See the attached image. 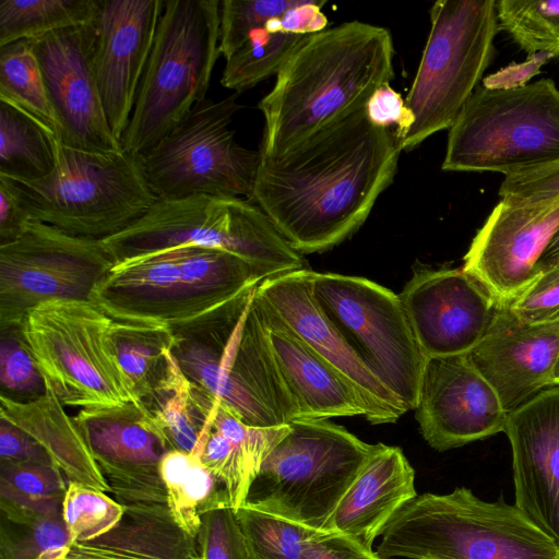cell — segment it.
<instances>
[{
  "mask_svg": "<svg viewBox=\"0 0 559 559\" xmlns=\"http://www.w3.org/2000/svg\"><path fill=\"white\" fill-rule=\"evenodd\" d=\"M402 148L394 129L366 108L275 158L260 155L252 202L299 253L354 235L392 183Z\"/></svg>",
  "mask_w": 559,
  "mask_h": 559,
  "instance_id": "6da1fadb",
  "label": "cell"
},
{
  "mask_svg": "<svg viewBox=\"0 0 559 559\" xmlns=\"http://www.w3.org/2000/svg\"><path fill=\"white\" fill-rule=\"evenodd\" d=\"M394 55L390 32L360 21L307 35L258 104L264 118L260 155L280 157L366 108L394 79Z\"/></svg>",
  "mask_w": 559,
  "mask_h": 559,
  "instance_id": "7a4b0ae2",
  "label": "cell"
},
{
  "mask_svg": "<svg viewBox=\"0 0 559 559\" xmlns=\"http://www.w3.org/2000/svg\"><path fill=\"white\" fill-rule=\"evenodd\" d=\"M377 552L383 559H559V545L518 506L484 501L457 487L404 504Z\"/></svg>",
  "mask_w": 559,
  "mask_h": 559,
  "instance_id": "3957f363",
  "label": "cell"
},
{
  "mask_svg": "<svg viewBox=\"0 0 559 559\" xmlns=\"http://www.w3.org/2000/svg\"><path fill=\"white\" fill-rule=\"evenodd\" d=\"M31 218L67 234L103 240L143 217L158 198L141 154L57 145L52 171L36 180L1 176Z\"/></svg>",
  "mask_w": 559,
  "mask_h": 559,
  "instance_id": "277c9868",
  "label": "cell"
},
{
  "mask_svg": "<svg viewBox=\"0 0 559 559\" xmlns=\"http://www.w3.org/2000/svg\"><path fill=\"white\" fill-rule=\"evenodd\" d=\"M115 261L176 247L233 253L262 270L267 278L307 270V261L252 201L235 197L192 195L157 200L124 230L102 240Z\"/></svg>",
  "mask_w": 559,
  "mask_h": 559,
  "instance_id": "5b68a950",
  "label": "cell"
},
{
  "mask_svg": "<svg viewBox=\"0 0 559 559\" xmlns=\"http://www.w3.org/2000/svg\"><path fill=\"white\" fill-rule=\"evenodd\" d=\"M221 1H165L121 145L142 154L206 98L219 52Z\"/></svg>",
  "mask_w": 559,
  "mask_h": 559,
  "instance_id": "8992f818",
  "label": "cell"
},
{
  "mask_svg": "<svg viewBox=\"0 0 559 559\" xmlns=\"http://www.w3.org/2000/svg\"><path fill=\"white\" fill-rule=\"evenodd\" d=\"M271 450L243 504L322 532L376 444L329 419H295Z\"/></svg>",
  "mask_w": 559,
  "mask_h": 559,
  "instance_id": "52a82bcc",
  "label": "cell"
},
{
  "mask_svg": "<svg viewBox=\"0 0 559 559\" xmlns=\"http://www.w3.org/2000/svg\"><path fill=\"white\" fill-rule=\"evenodd\" d=\"M559 159V88L551 79L480 86L449 129L441 168L510 176Z\"/></svg>",
  "mask_w": 559,
  "mask_h": 559,
  "instance_id": "ba28073f",
  "label": "cell"
},
{
  "mask_svg": "<svg viewBox=\"0 0 559 559\" xmlns=\"http://www.w3.org/2000/svg\"><path fill=\"white\" fill-rule=\"evenodd\" d=\"M429 14V35L405 99L411 126L399 139L402 151L452 127L492 60L499 31L496 0H439Z\"/></svg>",
  "mask_w": 559,
  "mask_h": 559,
  "instance_id": "9c48e42d",
  "label": "cell"
},
{
  "mask_svg": "<svg viewBox=\"0 0 559 559\" xmlns=\"http://www.w3.org/2000/svg\"><path fill=\"white\" fill-rule=\"evenodd\" d=\"M174 354L191 382L245 424L273 427L297 419L270 346L257 289L223 326L203 338L178 340Z\"/></svg>",
  "mask_w": 559,
  "mask_h": 559,
  "instance_id": "30bf717a",
  "label": "cell"
},
{
  "mask_svg": "<svg viewBox=\"0 0 559 559\" xmlns=\"http://www.w3.org/2000/svg\"><path fill=\"white\" fill-rule=\"evenodd\" d=\"M112 328L91 300H51L26 316L24 340L46 386L64 406H143L119 365Z\"/></svg>",
  "mask_w": 559,
  "mask_h": 559,
  "instance_id": "8fae6325",
  "label": "cell"
},
{
  "mask_svg": "<svg viewBox=\"0 0 559 559\" xmlns=\"http://www.w3.org/2000/svg\"><path fill=\"white\" fill-rule=\"evenodd\" d=\"M237 95L198 103L179 124L141 154L145 176L158 200L202 194L252 200L260 152L235 140L230 123L240 108Z\"/></svg>",
  "mask_w": 559,
  "mask_h": 559,
  "instance_id": "7c38bea8",
  "label": "cell"
},
{
  "mask_svg": "<svg viewBox=\"0 0 559 559\" xmlns=\"http://www.w3.org/2000/svg\"><path fill=\"white\" fill-rule=\"evenodd\" d=\"M312 295L381 382L415 409L426 357L399 295L360 276L309 270Z\"/></svg>",
  "mask_w": 559,
  "mask_h": 559,
  "instance_id": "4fadbf2b",
  "label": "cell"
},
{
  "mask_svg": "<svg viewBox=\"0 0 559 559\" xmlns=\"http://www.w3.org/2000/svg\"><path fill=\"white\" fill-rule=\"evenodd\" d=\"M114 266L102 240L32 219L17 238L0 245V330L22 328L31 310L51 300H90Z\"/></svg>",
  "mask_w": 559,
  "mask_h": 559,
  "instance_id": "5bb4252c",
  "label": "cell"
},
{
  "mask_svg": "<svg viewBox=\"0 0 559 559\" xmlns=\"http://www.w3.org/2000/svg\"><path fill=\"white\" fill-rule=\"evenodd\" d=\"M73 418L115 500L122 506L167 504L160 464L173 449L145 406L85 408Z\"/></svg>",
  "mask_w": 559,
  "mask_h": 559,
  "instance_id": "9a60e30c",
  "label": "cell"
},
{
  "mask_svg": "<svg viewBox=\"0 0 559 559\" xmlns=\"http://www.w3.org/2000/svg\"><path fill=\"white\" fill-rule=\"evenodd\" d=\"M62 144L85 151L122 148L107 121L95 72L96 20L29 39Z\"/></svg>",
  "mask_w": 559,
  "mask_h": 559,
  "instance_id": "2e32d148",
  "label": "cell"
},
{
  "mask_svg": "<svg viewBox=\"0 0 559 559\" xmlns=\"http://www.w3.org/2000/svg\"><path fill=\"white\" fill-rule=\"evenodd\" d=\"M399 297L426 358L468 354L485 335L498 306L462 267H416Z\"/></svg>",
  "mask_w": 559,
  "mask_h": 559,
  "instance_id": "e0dca14e",
  "label": "cell"
},
{
  "mask_svg": "<svg viewBox=\"0 0 559 559\" xmlns=\"http://www.w3.org/2000/svg\"><path fill=\"white\" fill-rule=\"evenodd\" d=\"M415 409L424 439L439 452L503 432L508 416L467 355L426 358Z\"/></svg>",
  "mask_w": 559,
  "mask_h": 559,
  "instance_id": "ac0fdd59",
  "label": "cell"
},
{
  "mask_svg": "<svg viewBox=\"0 0 559 559\" xmlns=\"http://www.w3.org/2000/svg\"><path fill=\"white\" fill-rule=\"evenodd\" d=\"M164 7V0H98L95 72L107 121L120 142Z\"/></svg>",
  "mask_w": 559,
  "mask_h": 559,
  "instance_id": "d6986e66",
  "label": "cell"
},
{
  "mask_svg": "<svg viewBox=\"0 0 559 559\" xmlns=\"http://www.w3.org/2000/svg\"><path fill=\"white\" fill-rule=\"evenodd\" d=\"M257 292L267 306L356 389L371 424L395 423L403 403L368 368L317 304L309 269L263 280Z\"/></svg>",
  "mask_w": 559,
  "mask_h": 559,
  "instance_id": "ffe728a7",
  "label": "cell"
},
{
  "mask_svg": "<svg viewBox=\"0 0 559 559\" xmlns=\"http://www.w3.org/2000/svg\"><path fill=\"white\" fill-rule=\"evenodd\" d=\"M559 227V205L501 200L475 235L462 269L498 302H510L536 277V264Z\"/></svg>",
  "mask_w": 559,
  "mask_h": 559,
  "instance_id": "44dd1931",
  "label": "cell"
},
{
  "mask_svg": "<svg viewBox=\"0 0 559 559\" xmlns=\"http://www.w3.org/2000/svg\"><path fill=\"white\" fill-rule=\"evenodd\" d=\"M466 355L509 413L554 385L559 322L531 324L498 302L485 335Z\"/></svg>",
  "mask_w": 559,
  "mask_h": 559,
  "instance_id": "7402d4cb",
  "label": "cell"
},
{
  "mask_svg": "<svg viewBox=\"0 0 559 559\" xmlns=\"http://www.w3.org/2000/svg\"><path fill=\"white\" fill-rule=\"evenodd\" d=\"M515 506L559 545V384L508 413Z\"/></svg>",
  "mask_w": 559,
  "mask_h": 559,
  "instance_id": "603a6c76",
  "label": "cell"
},
{
  "mask_svg": "<svg viewBox=\"0 0 559 559\" xmlns=\"http://www.w3.org/2000/svg\"><path fill=\"white\" fill-rule=\"evenodd\" d=\"M270 346L289 392L297 419L367 415L350 382L306 344L259 296Z\"/></svg>",
  "mask_w": 559,
  "mask_h": 559,
  "instance_id": "cb8c5ba5",
  "label": "cell"
},
{
  "mask_svg": "<svg viewBox=\"0 0 559 559\" xmlns=\"http://www.w3.org/2000/svg\"><path fill=\"white\" fill-rule=\"evenodd\" d=\"M417 495L415 471L403 451L376 443L322 532L349 535L372 549L392 518Z\"/></svg>",
  "mask_w": 559,
  "mask_h": 559,
  "instance_id": "d4e9b609",
  "label": "cell"
},
{
  "mask_svg": "<svg viewBox=\"0 0 559 559\" xmlns=\"http://www.w3.org/2000/svg\"><path fill=\"white\" fill-rule=\"evenodd\" d=\"M199 408L205 423L191 454L218 479L236 510L245 503L261 464L289 425L249 426L210 396L201 399Z\"/></svg>",
  "mask_w": 559,
  "mask_h": 559,
  "instance_id": "484cf974",
  "label": "cell"
},
{
  "mask_svg": "<svg viewBox=\"0 0 559 559\" xmlns=\"http://www.w3.org/2000/svg\"><path fill=\"white\" fill-rule=\"evenodd\" d=\"M104 535L72 543L62 559H204L200 538L183 532L167 504H127Z\"/></svg>",
  "mask_w": 559,
  "mask_h": 559,
  "instance_id": "4316f807",
  "label": "cell"
},
{
  "mask_svg": "<svg viewBox=\"0 0 559 559\" xmlns=\"http://www.w3.org/2000/svg\"><path fill=\"white\" fill-rule=\"evenodd\" d=\"M0 418L33 438L68 481L110 492L80 427L50 389L26 402L0 394Z\"/></svg>",
  "mask_w": 559,
  "mask_h": 559,
  "instance_id": "83f0119b",
  "label": "cell"
},
{
  "mask_svg": "<svg viewBox=\"0 0 559 559\" xmlns=\"http://www.w3.org/2000/svg\"><path fill=\"white\" fill-rule=\"evenodd\" d=\"M160 473L173 520L188 535L199 538L202 515L228 501L223 485L197 456L179 450L165 454Z\"/></svg>",
  "mask_w": 559,
  "mask_h": 559,
  "instance_id": "f1b7e54d",
  "label": "cell"
},
{
  "mask_svg": "<svg viewBox=\"0 0 559 559\" xmlns=\"http://www.w3.org/2000/svg\"><path fill=\"white\" fill-rule=\"evenodd\" d=\"M60 140L20 107L0 99V175L36 180L56 165Z\"/></svg>",
  "mask_w": 559,
  "mask_h": 559,
  "instance_id": "f546056e",
  "label": "cell"
},
{
  "mask_svg": "<svg viewBox=\"0 0 559 559\" xmlns=\"http://www.w3.org/2000/svg\"><path fill=\"white\" fill-rule=\"evenodd\" d=\"M112 321L119 365L142 404L167 374L179 338L164 325Z\"/></svg>",
  "mask_w": 559,
  "mask_h": 559,
  "instance_id": "4dcf8cb0",
  "label": "cell"
},
{
  "mask_svg": "<svg viewBox=\"0 0 559 559\" xmlns=\"http://www.w3.org/2000/svg\"><path fill=\"white\" fill-rule=\"evenodd\" d=\"M98 0H0V47L96 20Z\"/></svg>",
  "mask_w": 559,
  "mask_h": 559,
  "instance_id": "1f68e13d",
  "label": "cell"
},
{
  "mask_svg": "<svg viewBox=\"0 0 559 559\" xmlns=\"http://www.w3.org/2000/svg\"><path fill=\"white\" fill-rule=\"evenodd\" d=\"M50 462L0 463V509L32 515L62 512L68 484Z\"/></svg>",
  "mask_w": 559,
  "mask_h": 559,
  "instance_id": "d6a6232c",
  "label": "cell"
},
{
  "mask_svg": "<svg viewBox=\"0 0 559 559\" xmlns=\"http://www.w3.org/2000/svg\"><path fill=\"white\" fill-rule=\"evenodd\" d=\"M163 428L173 450L192 453L205 417L192 396V382L174 355L167 374L152 395L142 403Z\"/></svg>",
  "mask_w": 559,
  "mask_h": 559,
  "instance_id": "836d02e7",
  "label": "cell"
},
{
  "mask_svg": "<svg viewBox=\"0 0 559 559\" xmlns=\"http://www.w3.org/2000/svg\"><path fill=\"white\" fill-rule=\"evenodd\" d=\"M0 99L25 110L59 139L57 118L40 66L28 40H17L0 47Z\"/></svg>",
  "mask_w": 559,
  "mask_h": 559,
  "instance_id": "e575fe53",
  "label": "cell"
},
{
  "mask_svg": "<svg viewBox=\"0 0 559 559\" xmlns=\"http://www.w3.org/2000/svg\"><path fill=\"white\" fill-rule=\"evenodd\" d=\"M233 512L246 559H307L318 532L246 504Z\"/></svg>",
  "mask_w": 559,
  "mask_h": 559,
  "instance_id": "d590c367",
  "label": "cell"
},
{
  "mask_svg": "<svg viewBox=\"0 0 559 559\" xmlns=\"http://www.w3.org/2000/svg\"><path fill=\"white\" fill-rule=\"evenodd\" d=\"M306 36L285 32L271 33L264 27L252 32L246 43L226 60L222 85L239 94L277 74Z\"/></svg>",
  "mask_w": 559,
  "mask_h": 559,
  "instance_id": "8d00e7d4",
  "label": "cell"
},
{
  "mask_svg": "<svg viewBox=\"0 0 559 559\" xmlns=\"http://www.w3.org/2000/svg\"><path fill=\"white\" fill-rule=\"evenodd\" d=\"M70 545L62 512L31 515L1 511L0 559H62Z\"/></svg>",
  "mask_w": 559,
  "mask_h": 559,
  "instance_id": "74e56055",
  "label": "cell"
},
{
  "mask_svg": "<svg viewBox=\"0 0 559 559\" xmlns=\"http://www.w3.org/2000/svg\"><path fill=\"white\" fill-rule=\"evenodd\" d=\"M499 28L528 55L559 58V1H497Z\"/></svg>",
  "mask_w": 559,
  "mask_h": 559,
  "instance_id": "f35d334b",
  "label": "cell"
},
{
  "mask_svg": "<svg viewBox=\"0 0 559 559\" xmlns=\"http://www.w3.org/2000/svg\"><path fill=\"white\" fill-rule=\"evenodd\" d=\"M124 507L106 492L68 481L62 516L72 543L104 535L122 519Z\"/></svg>",
  "mask_w": 559,
  "mask_h": 559,
  "instance_id": "ab89813d",
  "label": "cell"
},
{
  "mask_svg": "<svg viewBox=\"0 0 559 559\" xmlns=\"http://www.w3.org/2000/svg\"><path fill=\"white\" fill-rule=\"evenodd\" d=\"M0 331V394L23 402L44 395L47 390L44 377L21 328Z\"/></svg>",
  "mask_w": 559,
  "mask_h": 559,
  "instance_id": "60d3db41",
  "label": "cell"
},
{
  "mask_svg": "<svg viewBox=\"0 0 559 559\" xmlns=\"http://www.w3.org/2000/svg\"><path fill=\"white\" fill-rule=\"evenodd\" d=\"M300 0L221 1L219 52L227 60L248 39L273 19L283 16Z\"/></svg>",
  "mask_w": 559,
  "mask_h": 559,
  "instance_id": "b9f144b4",
  "label": "cell"
},
{
  "mask_svg": "<svg viewBox=\"0 0 559 559\" xmlns=\"http://www.w3.org/2000/svg\"><path fill=\"white\" fill-rule=\"evenodd\" d=\"M499 195L515 205H559V159L507 176L499 188Z\"/></svg>",
  "mask_w": 559,
  "mask_h": 559,
  "instance_id": "7bdbcfd3",
  "label": "cell"
},
{
  "mask_svg": "<svg viewBox=\"0 0 559 559\" xmlns=\"http://www.w3.org/2000/svg\"><path fill=\"white\" fill-rule=\"evenodd\" d=\"M200 542L204 559H246L234 512L228 501L202 515Z\"/></svg>",
  "mask_w": 559,
  "mask_h": 559,
  "instance_id": "ee69618b",
  "label": "cell"
},
{
  "mask_svg": "<svg viewBox=\"0 0 559 559\" xmlns=\"http://www.w3.org/2000/svg\"><path fill=\"white\" fill-rule=\"evenodd\" d=\"M508 304L524 322L531 324L559 322V266L539 274Z\"/></svg>",
  "mask_w": 559,
  "mask_h": 559,
  "instance_id": "f6af8a7d",
  "label": "cell"
},
{
  "mask_svg": "<svg viewBox=\"0 0 559 559\" xmlns=\"http://www.w3.org/2000/svg\"><path fill=\"white\" fill-rule=\"evenodd\" d=\"M366 111L373 123L394 128L399 139L411 126V112L401 94L394 91L390 83L376 91L366 106Z\"/></svg>",
  "mask_w": 559,
  "mask_h": 559,
  "instance_id": "bcb514c9",
  "label": "cell"
},
{
  "mask_svg": "<svg viewBox=\"0 0 559 559\" xmlns=\"http://www.w3.org/2000/svg\"><path fill=\"white\" fill-rule=\"evenodd\" d=\"M307 559H383L377 551L356 538L334 533L318 532L307 546Z\"/></svg>",
  "mask_w": 559,
  "mask_h": 559,
  "instance_id": "7dc6e473",
  "label": "cell"
},
{
  "mask_svg": "<svg viewBox=\"0 0 559 559\" xmlns=\"http://www.w3.org/2000/svg\"><path fill=\"white\" fill-rule=\"evenodd\" d=\"M323 0H300L299 3L287 11L283 16L266 23L267 32H285L295 34H314L328 28V19L321 8Z\"/></svg>",
  "mask_w": 559,
  "mask_h": 559,
  "instance_id": "c3c4849f",
  "label": "cell"
},
{
  "mask_svg": "<svg viewBox=\"0 0 559 559\" xmlns=\"http://www.w3.org/2000/svg\"><path fill=\"white\" fill-rule=\"evenodd\" d=\"M0 463L51 462L46 451L27 433L0 418ZM53 464V463H52Z\"/></svg>",
  "mask_w": 559,
  "mask_h": 559,
  "instance_id": "681fc988",
  "label": "cell"
},
{
  "mask_svg": "<svg viewBox=\"0 0 559 559\" xmlns=\"http://www.w3.org/2000/svg\"><path fill=\"white\" fill-rule=\"evenodd\" d=\"M31 221L12 188L0 178V245L17 238Z\"/></svg>",
  "mask_w": 559,
  "mask_h": 559,
  "instance_id": "f907efd6",
  "label": "cell"
},
{
  "mask_svg": "<svg viewBox=\"0 0 559 559\" xmlns=\"http://www.w3.org/2000/svg\"><path fill=\"white\" fill-rule=\"evenodd\" d=\"M557 266H559V227L536 264V275L538 276L539 274Z\"/></svg>",
  "mask_w": 559,
  "mask_h": 559,
  "instance_id": "816d5d0a",
  "label": "cell"
},
{
  "mask_svg": "<svg viewBox=\"0 0 559 559\" xmlns=\"http://www.w3.org/2000/svg\"><path fill=\"white\" fill-rule=\"evenodd\" d=\"M552 381H554V385L559 384V357L557 359V362H556V366L554 369Z\"/></svg>",
  "mask_w": 559,
  "mask_h": 559,
  "instance_id": "f5cc1de1",
  "label": "cell"
}]
</instances>
